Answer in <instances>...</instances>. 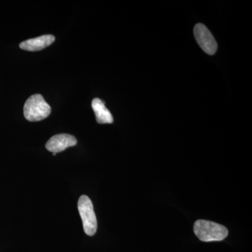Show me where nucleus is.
Segmentation results:
<instances>
[{"instance_id":"39448f33","label":"nucleus","mask_w":252,"mask_h":252,"mask_svg":"<svg viewBox=\"0 0 252 252\" xmlns=\"http://www.w3.org/2000/svg\"><path fill=\"white\" fill-rule=\"evenodd\" d=\"M77 144V140L74 136L69 134H59L50 138L46 142V148L53 154H57L65 150L68 147H74Z\"/></svg>"},{"instance_id":"f257e3e1","label":"nucleus","mask_w":252,"mask_h":252,"mask_svg":"<svg viewBox=\"0 0 252 252\" xmlns=\"http://www.w3.org/2000/svg\"><path fill=\"white\" fill-rule=\"evenodd\" d=\"M194 233L201 241H221L228 235V230L223 225L207 220H198L193 225Z\"/></svg>"},{"instance_id":"7ed1b4c3","label":"nucleus","mask_w":252,"mask_h":252,"mask_svg":"<svg viewBox=\"0 0 252 252\" xmlns=\"http://www.w3.org/2000/svg\"><path fill=\"white\" fill-rule=\"evenodd\" d=\"M78 210L83 222L84 232L89 236L95 234L97 228V219L94 205L87 195H81L78 201Z\"/></svg>"},{"instance_id":"20e7f679","label":"nucleus","mask_w":252,"mask_h":252,"mask_svg":"<svg viewBox=\"0 0 252 252\" xmlns=\"http://www.w3.org/2000/svg\"><path fill=\"white\" fill-rule=\"evenodd\" d=\"M194 35L201 49L209 55H214L217 51V43L211 32L202 23L194 28Z\"/></svg>"},{"instance_id":"0eeeda50","label":"nucleus","mask_w":252,"mask_h":252,"mask_svg":"<svg viewBox=\"0 0 252 252\" xmlns=\"http://www.w3.org/2000/svg\"><path fill=\"white\" fill-rule=\"evenodd\" d=\"M91 105L95 114L96 121L98 124H112L114 122L112 114L106 107L104 101L99 98H94Z\"/></svg>"},{"instance_id":"f03ea898","label":"nucleus","mask_w":252,"mask_h":252,"mask_svg":"<svg viewBox=\"0 0 252 252\" xmlns=\"http://www.w3.org/2000/svg\"><path fill=\"white\" fill-rule=\"evenodd\" d=\"M51 112V107L41 94L31 96L25 103L23 114L31 122H40L46 119Z\"/></svg>"},{"instance_id":"423d86ee","label":"nucleus","mask_w":252,"mask_h":252,"mask_svg":"<svg viewBox=\"0 0 252 252\" xmlns=\"http://www.w3.org/2000/svg\"><path fill=\"white\" fill-rule=\"evenodd\" d=\"M55 36L51 34H46L38 37L30 39L20 44V48L25 51H38L45 49L54 42Z\"/></svg>"}]
</instances>
